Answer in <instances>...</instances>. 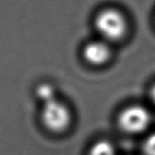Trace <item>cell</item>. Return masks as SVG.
<instances>
[{
    "instance_id": "obj_1",
    "label": "cell",
    "mask_w": 155,
    "mask_h": 155,
    "mask_svg": "<svg viewBox=\"0 0 155 155\" xmlns=\"http://www.w3.org/2000/svg\"><path fill=\"white\" fill-rule=\"evenodd\" d=\"M96 31L105 42H115L121 40L127 31V21L125 16L115 8H105L101 10L94 18Z\"/></svg>"
},
{
    "instance_id": "obj_2",
    "label": "cell",
    "mask_w": 155,
    "mask_h": 155,
    "mask_svg": "<svg viewBox=\"0 0 155 155\" xmlns=\"http://www.w3.org/2000/svg\"><path fill=\"white\" fill-rule=\"evenodd\" d=\"M42 120L49 130L60 133L69 126L71 122V113L64 104L54 98L44 103Z\"/></svg>"
},
{
    "instance_id": "obj_3",
    "label": "cell",
    "mask_w": 155,
    "mask_h": 155,
    "mask_svg": "<svg viewBox=\"0 0 155 155\" xmlns=\"http://www.w3.org/2000/svg\"><path fill=\"white\" fill-rule=\"evenodd\" d=\"M119 124L130 134H139L150 124L151 115L147 109L140 105H132L124 109L119 116Z\"/></svg>"
},
{
    "instance_id": "obj_4",
    "label": "cell",
    "mask_w": 155,
    "mask_h": 155,
    "mask_svg": "<svg viewBox=\"0 0 155 155\" xmlns=\"http://www.w3.org/2000/svg\"><path fill=\"white\" fill-rule=\"evenodd\" d=\"M83 54L87 63L93 65H102L109 60L111 48L104 40H95L85 45Z\"/></svg>"
},
{
    "instance_id": "obj_5",
    "label": "cell",
    "mask_w": 155,
    "mask_h": 155,
    "mask_svg": "<svg viewBox=\"0 0 155 155\" xmlns=\"http://www.w3.org/2000/svg\"><path fill=\"white\" fill-rule=\"evenodd\" d=\"M89 155H115V150L111 143L99 141L92 146Z\"/></svg>"
},
{
    "instance_id": "obj_6",
    "label": "cell",
    "mask_w": 155,
    "mask_h": 155,
    "mask_svg": "<svg viewBox=\"0 0 155 155\" xmlns=\"http://www.w3.org/2000/svg\"><path fill=\"white\" fill-rule=\"evenodd\" d=\"M36 94L43 101V103L54 99V90L48 84H43L39 85L36 89Z\"/></svg>"
},
{
    "instance_id": "obj_7",
    "label": "cell",
    "mask_w": 155,
    "mask_h": 155,
    "mask_svg": "<svg viewBox=\"0 0 155 155\" xmlns=\"http://www.w3.org/2000/svg\"><path fill=\"white\" fill-rule=\"evenodd\" d=\"M143 152L145 155H155V133L145 140L143 143Z\"/></svg>"
},
{
    "instance_id": "obj_8",
    "label": "cell",
    "mask_w": 155,
    "mask_h": 155,
    "mask_svg": "<svg viewBox=\"0 0 155 155\" xmlns=\"http://www.w3.org/2000/svg\"><path fill=\"white\" fill-rule=\"evenodd\" d=\"M151 97H152V100L153 101V103L155 104V84L153 86V88L151 90Z\"/></svg>"
}]
</instances>
